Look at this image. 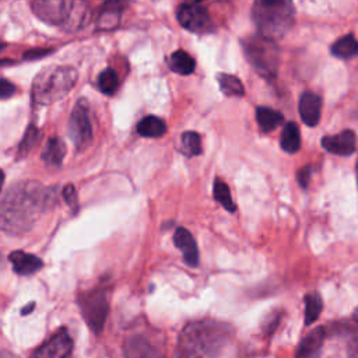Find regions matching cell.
I'll return each mask as SVG.
<instances>
[{
  "label": "cell",
  "mask_w": 358,
  "mask_h": 358,
  "mask_svg": "<svg viewBox=\"0 0 358 358\" xmlns=\"http://www.w3.org/2000/svg\"><path fill=\"white\" fill-rule=\"evenodd\" d=\"M53 201L55 192L38 182L13 185L0 200V231L11 235L25 234Z\"/></svg>",
  "instance_id": "obj_1"
},
{
  "label": "cell",
  "mask_w": 358,
  "mask_h": 358,
  "mask_svg": "<svg viewBox=\"0 0 358 358\" xmlns=\"http://www.w3.org/2000/svg\"><path fill=\"white\" fill-rule=\"evenodd\" d=\"M235 329L221 320L187 323L178 336L175 358H224L232 348Z\"/></svg>",
  "instance_id": "obj_2"
},
{
  "label": "cell",
  "mask_w": 358,
  "mask_h": 358,
  "mask_svg": "<svg viewBox=\"0 0 358 358\" xmlns=\"http://www.w3.org/2000/svg\"><path fill=\"white\" fill-rule=\"evenodd\" d=\"M295 7L287 0H257L252 7V21L257 35L277 42L282 39L294 25Z\"/></svg>",
  "instance_id": "obj_3"
},
{
  "label": "cell",
  "mask_w": 358,
  "mask_h": 358,
  "mask_svg": "<svg viewBox=\"0 0 358 358\" xmlns=\"http://www.w3.org/2000/svg\"><path fill=\"white\" fill-rule=\"evenodd\" d=\"M77 71L70 66H48L32 81V101L49 105L64 98L77 83Z\"/></svg>",
  "instance_id": "obj_4"
},
{
  "label": "cell",
  "mask_w": 358,
  "mask_h": 358,
  "mask_svg": "<svg viewBox=\"0 0 358 358\" xmlns=\"http://www.w3.org/2000/svg\"><path fill=\"white\" fill-rule=\"evenodd\" d=\"M31 8L34 14L42 21L70 29L80 28L83 24H85L87 18L85 4L69 0H38L31 3Z\"/></svg>",
  "instance_id": "obj_5"
},
{
  "label": "cell",
  "mask_w": 358,
  "mask_h": 358,
  "mask_svg": "<svg viewBox=\"0 0 358 358\" xmlns=\"http://www.w3.org/2000/svg\"><path fill=\"white\" fill-rule=\"evenodd\" d=\"M245 57L252 67L264 78H274L278 71L280 52L275 42L259 35L242 41Z\"/></svg>",
  "instance_id": "obj_6"
},
{
  "label": "cell",
  "mask_w": 358,
  "mask_h": 358,
  "mask_svg": "<svg viewBox=\"0 0 358 358\" xmlns=\"http://www.w3.org/2000/svg\"><path fill=\"white\" fill-rule=\"evenodd\" d=\"M77 302L81 310V316L87 323L88 329L94 334L102 333L109 313L108 289L105 287H96L90 291L81 292L77 298Z\"/></svg>",
  "instance_id": "obj_7"
},
{
  "label": "cell",
  "mask_w": 358,
  "mask_h": 358,
  "mask_svg": "<svg viewBox=\"0 0 358 358\" xmlns=\"http://www.w3.org/2000/svg\"><path fill=\"white\" fill-rule=\"evenodd\" d=\"M69 137L78 151L87 148L92 141V126L90 120V106L85 99L76 102L67 126Z\"/></svg>",
  "instance_id": "obj_8"
},
{
  "label": "cell",
  "mask_w": 358,
  "mask_h": 358,
  "mask_svg": "<svg viewBox=\"0 0 358 358\" xmlns=\"http://www.w3.org/2000/svg\"><path fill=\"white\" fill-rule=\"evenodd\" d=\"M178 22L187 31L204 34L211 31V18L207 8L200 3H182L176 8Z\"/></svg>",
  "instance_id": "obj_9"
},
{
  "label": "cell",
  "mask_w": 358,
  "mask_h": 358,
  "mask_svg": "<svg viewBox=\"0 0 358 358\" xmlns=\"http://www.w3.org/2000/svg\"><path fill=\"white\" fill-rule=\"evenodd\" d=\"M74 343L67 329L57 330L49 340L39 345L31 358H67L73 351Z\"/></svg>",
  "instance_id": "obj_10"
},
{
  "label": "cell",
  "mask_w": 358,
  "mask_h": 358,
  "mask_svg": "<svg viewBox=\"0 0 358 358\" xmlns=\"http://www.w3.org/2000/svg\"><path fill=\"white\" fill-rule=\"evenodd\" d=\"M123 358H166L164 350L144 334H131L123 343Z\"/></svg>",
  "instance_id": "obj_11"
},
{
  "label": "cell",
  "mask_w": 358,
  "mask_h": 358,
  "mask_svg": "<svg viewBox=\"0 0 358 358\" xmlns=\"http://www.w3.org/2000/svg\"><path fill=\"white\" fill-rule=\"evenodd\" d=\"M320 143L326 151L331 154L348 157L355 152L357 137L354 130H343L333 136H324Z\"/></svg>",
  "instance_id": "obj_12"
},
{
  "label": "cell",
  "mask_w": 358,
  "mask_h": 358,
  "mask_svg": "<svg viewBox=\"0 0 358 358\" xmlns=\"http://www.w3.org/2000/svg\"><path fill=\"white\" fill-rule=\"evenodd\" d=\"M298 110L302 122L313 127L319 123L320 119V112H322V98L310 91H303L299 96V103H298Z\"/></svg>",
  "instance_id": "obj_13"
},
{
  "label": "cell",
  "mask_w": 358,
  "mask_h": 358,
  "mask_svg": "<svg viewBox=\"0 0 358 358\" xmlns=\"http://www.w3.org/2000/svg\"><path fill=\"white\" fill-rule=\"evenodd\" d=\"M326 329L323 326L309 331L299 343L295 358H317L326 338Z\"/></svg>",
  "instance_id": "obj_14"
},
{
  "label": "cell",
  "mask_w": 358,
  "mask_h": 358,
  "mask_svg": "<svg viewBox=\"0 0 358 358\" xmlns=\"http://www.w3.org/2000/svg\"><path fill=\"white\" fill-rule=\"evenodd\" d=\"M173 243L175 246L182 252L185 262L192 266L196 267L199 264V249H197V243L193 238V235L183 227H179L175 234H173Z\"/></svg>",
  "instance_id": "obj_15"
},
{
  "label": "cell",
  "mask_w": 358,
  "mask_h": 358,
  "mask_svg": "<svg viewBox=\"0 0 358 358\" xmlns=\"http://www.w3.org/2000/svg\"><path fill=\"white\" fill-rule=\"evenodd\" d=\"M8 260L13 266L14 273H17L18 275H31L39 271L43 266V262L38 256L22 252V250L11 252L8 256Z\"/></svg>",
  "instance_id": "obj_16"
},
{
  "label": "cell",
  "mask_w": 358,
  "mask_h": 358,
  "mask_svg": "<svg viewBox=\"0 0 358 358\" xmlns=\"http://www.w3.org/2000/svg\"><path fill=\"white\" fill-rule=\"evenodd\" d=\"M124 6L126 4L122 1H108V3L102 4V7L99 10L98 22H96L98 29H101V31L115 29L119 25Z\"/></svg>",
  "instance_id": "obj_17"
},
{
  "label": "cell",
  "mask_w": 358,
  "mask_h": 358,
  "mask_svg": "<svg viewBox=\"0 0 358 358\" xmlns=\"http://www.w3.org/2000/svg\"><path fill=\"white\" fill-rule=\"evenodd\" d=\"M66 155V144L60 137H50L42 151V161L48 166H60Z\"/></svg>",
  "instance_id": "obj_18"
},
{
  "label": "cell",
  "mask_w": 358,
  "mask_h": 358,
  "mask_svg": "<svg viewBox=\"0 0 358 358\" xmlns=\"http://www.w3.org/2000/svg\"><path fill=\"white\" fill-rule=\"evenodd\" d=\"M166 63H168V67L180 74V76H189L194 71V67H196V62L194 59L185 50L179 49V50H175L173 53H171L166 59Z\"/></svg>",
  "instance_id": "obj_19"
},
{
  "label": "cell",
  "mask_w": 358,
  "mask_h": 358,
  "mask_svg": "<svg viewBox=\"0 0 358 358\" xmlns=\"http://www.w3.org/2000/svg\"><path fill=\"white\" fill-rule=\"evenodd\" d=\"M256 122L264 133H270L284 122V116L281 112L275 109H271L267 106H259L256 108Z\"/></svg>",
  "instance_id": "obj_20"
},
{
  "label": "cell",
  "mask_w": 358,
  "mask_h": 358,
  "mask_svg": "<svg viewBox=\"0 0 358 358\" xmlns=\"http://www.w3.org/2000/svg\"><path fill=\"white\" fill-rule=\"evenodd\" d=\"M166 131V124L161 117L148 115L144 116L138 124H137V133L143 137H150V138H157L162 137Z\"/></svg>",
  "instance_id": "obj_21"
},
{
  "label": "cell",
  "mask_w": 358,
  "mask_h": 358,
  "mask_svg": "<svg viewBox=\"0 0 358 358\" xmlns=\"http://www.w3.org/2000/svg\"><path fill=\"white\" fill-rule=\"evenodd\" d=\"M280 145L285 152H289V154H294L301 148V133L296 123L294 122L285 123L281 133Z\"/></svg>",
  "instance_id": "obj_22"
},
{
  "label": "cell",
  "mask_w": 358,
  "mask_h": 358,
  "mask_svg": "<svg viewBox=\"0 0 358 358\" xmlns=\"http://www.w3.org/2000/svg\"><path fill=\"white\" fill-rule=\"evenodd\" d=\"M330 52L333 56L338 59H351L358 53V43L352 34H347L337 39L331 48Z\"/></svg>",
  "instance_id": "obj_23"
},
{
  "label": "cell",
  "mask_w": 358,
  "mask_h": 358,
  "mask_svg": "<svg viewBox=\"0 0 358 358\" xmlns=\"http://www.w3.org/2000/svg\"><path fill=\"white\" fill-rule=\"evenodd\" d=\"M217 81H218L220 90L222 91L224 95H227V96H243L245 95L243 84L236 76H232L228 73H218Z\"/></svg>",
  "instance_id": "obj_24"
},
{
  "label": "cell",
  "mask_w": 358,
  "mask_h": 358,
  "mask_svg": "<svg viewBox=\"0 0 358 358\" xmlns=\"http://www.w3.org/2000/svg\"><path fill=\"white\" fill-rule=\"evenodd\" d=\"M303 301H305V324L309 326L319 319L323 309V299L319 292L313 291L306 294Z\"/></svg>",
  "instance_id": "obj_25"
},
{
  "label": "cell",
  "mask_w": 358,
  "mask_h": 358,
  "mask_svg": "<svg viewBox=\"0 0 358 358\" xmlns=\"http://www.w3.org/2000/svg\"><path fill=\"white\" fill-rule=\"evenodd\" d=\"M213 194H214V199L229 213H235L236 211V206L235 203L232 201V196H231V192H229V187L228 185L221 180L220 178H217L214 180V185H213Z\"/></svg>",
  "instance_id": "obj_26"
},
{
  "label": "cell",
  "mask_w": 358,
  "mask_h": 358,
  "mask_svg": "<svg viewBox=\"0 0 358 358\" xmlns=\"http://www.w3.org/2000/svg\"><path fill=\"white\" fill-rule=\"evenodd\" d=\"M180 151L187 157L201 154V137L197 131H185L180 136Z\"/></svg>",
  "instance_id": "obj_27"
},
{
  "label": "cell",
  "mask_w": 358,
  "mask_h": 358,
  "mask_svg": "<svg viewBox=\"0 0 358 358\" xmlns=\"http://www.w3.org/2000/svg\"><path fill=\"white\" fill-rule=\"evenodd\" d=\"M119 87L117 73L112 67H106L98 76V88L105 95H113Z\"/></svg>",
  "instance_id": "obj_28"
},
{
  "label": "cell",
  "mask_w": 358,
  "mask_h": 358,
  "mask_svg": "<svg viewBox=\"0 0 358 358\" xmlns=\"http://www.w3.org/2000/svg\"><path fill=\"white\" fill-rule=\"evenodd\" d=\"M39 138H41L39 130L34 124L28 126L22 140L20 141V145H18V150H17V157L24 158L35 147V144L38 143Z\"/></svg>",
  "instance_id": "obj_29"
},
{
  "label": "cell",
  "mask_w": 358,
  "mask_h": 358,
  "mask_svg": "<svg viewBox=\"0 0 358 358\" xmlns=\"http://www.w3.org/2000/svg\"><path fill=\"white\" fill-rule=\"evenodd\" d=\"M63 197H64V200H66V203L69 204V207L73 210V211H76L77 210V207H78V200H77V192H76V187L71 185V183H69V185H66L64 187H63Z\"/></svg>",
  "instance_id": "obj_30"
},
{
  "label": "cell",
  "mask_w": 358,
  "mask_h": 358,
  "mask_svg": "<svg viewBox=\"0 0 358 358\" xmlns=\"http://www.w3.org/2000/svg\"><path fill=\"white\" fill-rule=\"evenodd\" d=\"M312 173H313V166H312V165H306V166L301 168V169L296 172V180H298V183H299V186H301L302 189H306V187H308Z\"/></svg>",
  "instance_id": "obj_31"
},
{
  "label": "cell",
  "mask_w": 358,
  "mask_h": 358,
  "mask_svg": "<svg viewBox=\"0 0 358 358\" xmlns=\"http://www.w3.org/2000/svg\"><path fill=\"white\" fill-rule=\"evenodd\" d=\"M14 94H15V85L6 78H0V99L10 98Z\"/></svg>",
  "instance_id": "obj_32"
},
{
  "label": "cell",
  "mask_w": 358,
  "mask_h": 358,
  "mask_svg": "<svg viewBox=\"0 0 358 358\" xmlns=\"http://www.w3.org/2000/svg\"><path fill=\"white\" fill-rule=\"evenodd\" d=\"M52 49H34V50H29L27 53H24V59H28V60H32V59H39V57H43L45 55L50 53Z\"/></svg>",
  "instance_id": "obj_33"
},
{
  "label": "cell",
  "mask_w": 358,
  "mask_h": 358,
  "mask_svg": "<svg viewBox=\"0 0 358 358\" xmlns=\"http://www.w3.org/2000/svg\"><path fill=\"white\" fill-rule=\"evenodd\" d=\"M34 306H35V303L34 302H31L29 305H27V306H24V309L21 310V313L22 315H27V313H29V312H32V309H34Z\"/></svg>",
  "instance_id": "obj_34"
},
{
  "label": "cell",
  "mask_w": 358,
  "mask_h": 358,
  "mask_svg": "<svg viewBox=\"0 0 358 358\" xmlns=\"http://www.w3.org/2000/svg\"><path fill=\"white\" fill-rule=\"evenodd\" d=\"M0 358H17V357L10 351H0Z\"/></svg>",
  "instance_id": "obj_35"
},
{
  "label": "cell",
  "mask_w": 358,
  "mask_h": 358,
  "mask_svg": "<svg viewBox=\"0 0 358 358\" xmlns=\"http://www.w3.org/2000/svg\"><path fill=\"white\" fill-rule=\"evenodd\" d=\"M3 183H4V172L0 169V190L3 187Z\"/></svg>",
  "instance_id": "obj_36"
},
{
  "label": "cell",
  "mask_w": 358,
  "mask_h": 358,
  "mask_svg": "<svg viewBox=\"0 0 358 358\" xmlns=\"http://www.w3.org/2000/svg\"><path fill=\"white\" fill-rule=\"evenodd\" d=\"M4 46H6V43H4V42H1V41H0V52H1V50H3V49H4Z\"/></svg>",
  "instance_id": "obj_37"
}]
</instances>
